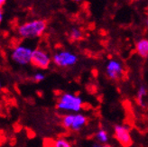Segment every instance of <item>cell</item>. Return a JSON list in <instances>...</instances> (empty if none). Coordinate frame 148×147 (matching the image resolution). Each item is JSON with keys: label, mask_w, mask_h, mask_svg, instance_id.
<instances>
[{"label": "cell", "mask_w": 148, "mask_h": 147, "mask_svg": "<svg viewBox=\"0 0 148 147\" xmlns=\"http://www.w3.org/2000/svg\"><path fill=\"white\" fill-rule=\"evenodd\" d=\"M51 62V59L45 51L39 49V48L34 50L33 56H32V62H31L33 66H34L36 68L42 69V70H46L49 68Z\"/></svg>", "instance_id": "5"}, {"label": "cell", "mask_w": 148, "mask_h": 147, "mask_svg": "<svg viewBox=\"0 0 148 147\" xmlns=\"http://www.w3.org/2000/svg\"><path fill=\"white\" fill-rule=\"evenodd\" d=\"M44 79H45V77H44V75L42 74V73H41V72H37V73H35V74L34 75V77H33V79L34 80L35 82H42V80H44Z\"/></svg>", "instance_id": "15"}, {"label": "cell", "mask_w": 148, "mask_h": 147, "mask_svg": "<svg viewBox=\"0 0 148 147\" xmlns=\"http://www.w3.org/2000/svg\"><path fill=\"white\" fill-rule=\"evenodd\" d=\"M146 25H147V28H148V14H147V18H146Z\"/></svg>", "instance_id": "20"}, {"label": "cell", "mask_w": 148, "mask_h": 147, "mask_svg": "<svg viewBox=\"0 0 148 147\" xmlns=\"http://www.w3.org/2000/svg\"><path fill=\"white\" fill-rule=\"evenodd\" d=\"M96 138L99 143L105 144L108 140V132L104 129H100L98 131L97 135H96Z\"/></svg>", "instance_id": "13"}, {"label": "cell", "mask_w": 148, "mask_h": 147, "mask_svg": "<svg viewBox=\"0 0 148 147\" xmlns=\"http://www.w3.org/2000/svg\"><path fill=\"white\" fill-rule=\"evenodd\" d=\"M88 118L82 114H74V119L71 130L73 132H79L81 130L85 124H87Z\"/></svg>", "instance_id": "8"}, {"label": "cell", "mask_w": 148, "mask_h": 147, "mask_svg": "<svg viewBox=\"0 0 148 147\" xmlns=\"http://www.w3.org/2000/svg\"><path fill=\"white\" fill-rule=\"evenodd\" d=\"M83 101L80 97L75 94L64 93L59 98L56 107L60 111H70V112H79L82 108Z\"/></svg>", "instance_id": "2"}, {"label": "cell", "mask_w": 148, "mask_h": 147, "mask_svg": "<svg viewBox=\"0 0 148 147\" xmlns=\"http://www.w3.org/2000/svg\"><path fill=\"white\" fill-rule=\"evenodd\" d=\"M6 2V0H0V5H5V3Z\"/></svg>", "instance_id": "17"}, {"label": "cell", "mask_w": 148, "mask_h": 147, "mask_svg": "<svg viewBox=\"0 0 148 147\" xmlns=\"http://www.w3.org/2000/svg\"><path fill=\"white\" fill-rule=\"evenodd\" d=\"M44 147H71L70 142L64 138H58L55 140L51 141L50 144H46Z\"/></svg>", "instance_id": "10"}, {"label": "cell", "mask_w": 148, "mask_h": 147, "mask_svg": "<svg viewBox=\"0 0 148 147\" xmlns=\"http://www.w3.org/2000/svg\"><path fill=\"white\" fill-rule=\"evenodd\" d=\"M114 132H115V137L123 147H130L133 144L130 130L127 126L116 124L114 128Z\"/></svg>", "instance_id": "6"}, {"label": "cell", "mask_w": 148, "mask_h": 147, "mask_svg": "<svg viewBox=\"0 0 148 147\" xmlns=\"http://www.w3.org/2000/svg\"><path fill=\"white\" fill-rule=\"evenodd\" d=\"M73 119H74V114H67L63 116L62 119V126L66 129H71L73 123Z\"/></svg>", "instance_id": "12"}, {"label": "cell", "mask_w": 148, "mask_h": 147, "mask_svg": "<svg viewBox=\"0 0 148 147\" xmlns=\"http://www.w3.org/2000/svg\"><path fill=\"white\" fill-rule=\"evenodd\" d=\"M147 94V90H146V88L145 86H140L139 90L137 91V94H136V99H137V103L141 106V107H145V101H144V98L146 96Z\"/></svg>", "instance_id": "11"}, {"label": "cell", "mask_w": 148, "mask_h": 147, "mask_svg": "<svg viewBox=\"0 0 148 147\" xmlns=\"http://www.w3.org/2000/svg\"><path fill=\"white\" fill-rule=\"evenodd\" d=\"M106 73L108 79L112 80H116L120 79L123 74L122 64L116 60H110L106 66Z\"/></svg>", "instance_id": "7"}, {"label": "cell", "mask_w": 148, "mask_h": 147, "mask_svg": "<svg viewBox=\"0 0 148 147\" xmlns=\"http://www.w3.org/2000/svg\"><path fill=\"white\" fill-rule=\"evenodd\" d=\"M136 51L137 54L142 58L148 57V39H140L136 44Z\"/></svg>", "instance_id": "9"}, {"label": "cell", "mask_w": 148, "mask_h": 147, "mask_svg": "<svg viewBox=\"0 0 148 147\" xmlns=\"http://www.w3.org/2000/svg\"><path fill=\"white\" fill-rule=\"evenodd\" d=\"M102 147H111L110 145H108V144H103V146Z\"/></svg>", "instance_id": "19"}, {"label": "cell", "mask_w": 148, "mask_h": 147, "mask_svg": "<svg viewBox=\"0 0 148 147\" xmlns=\"http://www.w3.org/2000/svg\"><path fill=\"white\" fill-rule=\"evenodd\" d=\"M82 36H83L82 31L79 30V28L73 27L70 32V37L72 41H79L82 38Z\"/></svg>", "instance_id": "14"}, {"label": "cell", "mask_w": 148, "mask_h": 147, "mask_svg": "<svg viewBox=\"0 0 148 147\" xmlns=\"http://www.w3.org/2000/svg\"><path fill=\"white\" fill-rule=\"evenodd\" d=\"M53 63L61 68H69L75 65L78 62L76 54L69 51H61L55 53L53 57Z\"/></svg>", "instance_id": "4"}, {"label": "cell", "mask_w": 148, "mask_h": 147, "mask_svg": "<svg viewBox=\"0 0 148 147\" xmlns=\"http://www.w3.org/2000/svg\"><path fill=\"white\" fill-rule=\"evenodd\" d=\"M103 145H101L100 144V143H94L93 144H92V147H102Z\"/></svg>", "instance_id": "16"}, {"label": "cell", "mask_w": 148, "mask_h": 147, "mask_svg": "<svg viewBox=\"0 0 148 147\" xmlns=\"http://www.w3.org/2000/svg\"><path fill=\"white\" fill-rule=\"evenodd\" d=\"M47 28V22L43 19H35L25 22L17 28L20 37L24 39H34L41 37Z\"/></svg>", "instance_id": "1"}, {"label": "cell", "mask_w": 148, "mask_h": 147, "mask_svg": "<svg viewBox=\"0 0 148 147\" xmlns=\"http://www.w3.org/2000/svg\"><path fill=\"white\" fill-rule=\"evenodd\" d=\"M2 20H3V14L0 13V22H2Z\"/></svg>", "instance_id": "18"}, {"label": "cell", "mask_w": 148, "mask_h": 147, "mask_svg": "<svg viewBox=\"0 0 148 147\" xmlns=\"http://www.w3.org/2000/svg\"><path fill=\"white\" fill-rule=\"evenodd\" d=\"M34 50L26 45H17L11 51V59L18 65H26L31 63Z\"/></svg>", "instance_id": "3"}, {"label": "cell", "mask_w": 148, "mask_h": 147, "mask_svg": "<svg viewBox=\"0 0 148 147\" xmlns=\"http://www.w3.org/2000/svg\"><path fill=\"white\" fill-rule=\"evenodd\" d=\"M73 1H75V2H79V1H81V0H73Z\"/></svg>", "instance_id": "21"}]
</instances>
